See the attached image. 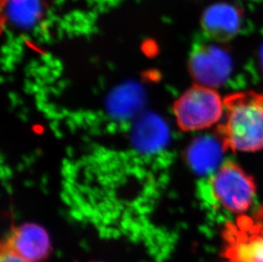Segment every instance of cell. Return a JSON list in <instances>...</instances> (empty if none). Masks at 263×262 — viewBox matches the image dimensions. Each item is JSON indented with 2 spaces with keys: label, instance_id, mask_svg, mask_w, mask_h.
Listing matches in <instances>:
<instances>
[{
  "label": "cell",
  "instance_id": "cell-11",
  "mask_svg": "<svg viewBox=\"0 0 263 262\" xmlns=\"http://www.w3.org/2000/svg\"><path fill=\"white\" fill-rule=\"evenodd\" d=\"M143 91L137 84L122 85L112 92L108 100L110 113L116 118H127L136 114L143 103Z\"/></svg>",
  "mask_w": 263,
  "mask_h": 262
},
{
  "label": "cell",
  "instance_id": "cell-13",
  "mask_svg": "<svg viewBox=\"0 0 263 262\" xmlns=\"http://www.w3.org/2000/svg\"><path fill=\"white\" fill-rule=\"evenodd\" d=\"M259 64H260V68H261L263 74V43L260 48V51H259Z\"/></svg>",
  "mask_w": 263,
  "mask_h": 262
},
{
  "label": "cell",
  "instance_id": "cell-10",
  "mask_svg": "<svg viewBox=\"0 0 263 262\" xmlns=\"http://www.w3.org/2000/svg\"><path fill=\"white\" fill-rule=\"evenodd\" d=\"M2 23L28 29L44 15L42 0H1Z\"/></svg>",
  "mask_w": 263,
  "mask_h": 262
},
{
  "label": "cell",
  "instance_id": "cell-6",
  "mask_svg": "<svg viewBox=\"0 0 263 262\" xmlns=\"http://www.w3.org/2000/svg\"><path fill=\"white\" fill-rule=\"evenodd\" d=\"M243 19L240 8L230 3H216L202 14L200 26L206 37L216 43H227L238 35Z\"/></svg>",
  "mask_w": 263,
  "mask_h": 262
},
{
  "label": "cell",
  "instance_id": "cell-7",
  "mask_svg": "<svg viewBox=\"0 0 263 262\" xmlns=\"http://www.w3.org/2000/svg\"><path fill=\"white\" fill-rule=\"evenodd\" d=\"M2 242L29 262L45 261L51 250L46 231L32 223L12 228Z\"/></svg>",
  "mask_w": 263,
  "mask_h": 262
},
{
  "label": "cell",
  "instance_id": "cell-12",
  "mask_svg": "<svg viewBox=\"0 0 263 262\" xmlns=\"http://www.w3.org/2000/svg\"><path fill=\"white\" fill-rule=\"evenodd\" d=\"M0 262H29L17 253L14 251L11 248L9 247L6 244L2 242L1 244V251H0Z\"/></svg>",
  "mask_w": 263,
  "mask_h": 262
},
{
  "label": "cell",
  "instance_id": "cell-1",
  "mask_svg": "<svg viewBox=\"0 0 263 262\" xmlns=\"http://www.w3.org/2000/svg\"><path fill=\"white\" fill-rule=\"evenodd\" d=\"M223 102L226 118L216 134L225 150L246 153L263 149V93H234Z\"/></svg>",
  "mask_w": 263,
  "mask_h": 262
},
{
  "label": "cell",
  "instance_id": "cell-4",
  "mask_svg": "<svg viewBox=\"0 0 263 262\" xmlns=\"http://www.w3.org/2000/svg\"><path fill=\"white\" fill-rule=\"evenodd\" d=\"M223 240L228 262H263V212L228 224Z\"/></svg>",
  "mask_w": 263,
  "mask_h": 262
},
{
  "label": "cell",
  "instance_id": "cell-3",
  "mask_svg": "<svg viewBox=\"0 0 263 262\" xmlns=\"http://www.w3.org/2000/svg\"><path fill=\"white\" fill-rule=\"evenodd\" d=\"M210 186L216 200L234 214L246 212L256 195L253 178L233 161L221 163L211 176Z\"/></svg>",
  "mask_w": 263,
  "mask_h": 262
},
{
  "label": "cell",
  "instance_id": "cell-2",
  "mask_svg": "<svg viewBox=\"0 0 263 262\" xmlns=\"http://www.w3.org/2000/svg\"><path fill=\"white\" fill-rule=\"evenodd\" d=\"M224 109L223 101L215 89L196 84L179 97L174 114L182 130H200L216 124Z\"/></svg>",
  "mask_w": 263,
  "mask_h": 262
},
{
  "label": "cell",
  "instance_id": "cell-5",
  "mask_svg": "<svg viewBox=\"0 0 263 262\" xmlns=\"http://www.w3.org/2000/svg\"><path fill=\"white\" fill-rule=\"evenodd\" d=\"M233 68L234 62L228 50L215 44L197 45L189 59V71L197 84L211 89L222 86Z\"/></svg>",
  "mask_w": 263,
  "mask_h": 262
},
{
  "label": "cell",
  "instance_id": "cell-9",
  "mask_svg": "<svg viewBox=\"0 0 263 262\" xmlns=\"http://www.w3.org/2000/svg\"><path fill=\"white\" fill-rule=\"evenodd\" d=\"M169 138V128L164 120L150 114L137 121L132 133L135 146L144 154H153L164 148Z\"/></svg>",
  "mask_w": 263,
  "mask_h": 262
},
{
  "label": "cell",
  "instance_id": "cell-8",
  "mask_svg": "<svg viewBox=\"0 0 263 262\" xmlns=\"http://www.w3.org/2000/svg\"><path fill=\"white\" fill-rule=\"evenodd\" d=\"M226 151L218 137L201 136L189 145L186 160L190 168L200 176H208L220 167L222 154Z\"/></svg>",
  "mask_w": 263,
  "mask_h": 262
}]
</instances>
